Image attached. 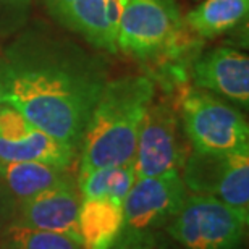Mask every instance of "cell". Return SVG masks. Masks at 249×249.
Instances as JSON below:
<instances>
[{
	"mask_svg": "<svg viewBox=\"0 0 249 249\" xmlns=\"http://www.w3.org/2000/svg\"><path fill=\"white\" fill-rule=\"evenodd\" d=\"M78 149L58 141L10 104L0 106V162H44L71 168Z\"/></svg>",
	"mask_w": 249,
	"mask_h": 249,
	"instance_id": "9",
	"label": "cell"
},
{
	"mask_svg": "<svg viewBox=\"0 0 249 249\" xmlns=\"http://www.w3.org/2000/svg\"><path fill=\"white\" fill-rule=\"evenodd\" d=\"M194 86L220 94L238 106L249 104V58L233 47H217L193 65Z\"/></svg>",
	"mask_w": 249,
	"mask_h": 249,
	"instance_id": "12",
	"label": "cell"
},
{
	"mask_svg": "<svg viewBox=\"0 0 249 249\" xmlns=\"http://www.w3.org/2000/svg\"><path fill=\"white\" fill-rule=\"evenodd\" d=\"M183 133L178 107L163 99L152 101L142 118L136 141L133 160L136 178L181 172L189 154Z\"/></svg>",
	"mask_w": 249,
	"mask_h": 249,
	"instance_id": "6",
	"label": "cell"
},
{
	"mask_svg": "<svg viewBox=\"0 0 249 249\" xmlns=\"http://www.w3.org/2000/svg\"><path fill=\"white\" fill-rule=\"evenodd\" d=\"M79 202L81 196L76 183L47 189L18 201L13 223L31 230L58 233L83 243L78 222Z\"/></svg>",
	"mask_w": 249,
	"mask_h": 249,
	"instance_id": "11",
	"label": "cell"
},
{
	"mask_svg": "<svg viewBox=\"0 0 249 249\" xmlns=\"http://www.w3.org/2000/svg\"><path fill=\"white\" fill-rule=\"evenodd\" d=\"M177 107L193 151L211 154L249 151L246 118L212 92L196 86L185 88Z\"/></svg>",
	"mask_w": 249,
	"mask_h": 249,
	"instance_id": "4",
	"label": "cell"
},
{
	"mask_svg": "<svg viewBox=\"0 0 249 249\" xmlns=\"http://www.w3.org/2000/svg\"><path fill=\"white\" fill-rule=\"evenodd\" d=\"M186 196L188 189L180 172L136 178L123 199V228L133 231L165 228Z\"/></svg>",
	"mask_w": 249,
	"mask_h": 249,
	"instance_id": "8",
	"label": "cell"
},
{
	"mask_svg": "<svg viewBox=\"0 0 249 249\" xmlns=\"http://www.w3.org/2000/svg\"><path fill=\"white\" fill-rule=\"evenodd\" d=\"M108 249H167L152 231H133L122 228Z\"/></svg>",
	"mask_w": 249,
	"mask_h": 249,
	"instance_id": "18",
	"label": "cell"
},
{
	"mask_svg": "<svg viewBox=\"0 0 249 249\" xmlns=\"http://www.w3.org/2000/svg\"><path fill=\"white\" fill-rule=\"evenodd\" d=\"M5 104V83H3V71L2 63H0V106Z\"/></svg>",
	"mask_w": 249,
	"mask_h": 249,
	"instance_id": "21",
	"label": "cell"
},
{
	"mask_svg": "<svg viewBox=\"0 0 249 249\" xmlns=\"http://www.w3.org/2000/svg\"><path fill=\"white\" fill-rule=\"evenodd\" d=\"M147 76H123L104 84L81 141L78 177L102 167L133 163L139 128L154 101Z\"/></svg>",
	"mask_w": 249,
	"mask_h": 249,
	"instance_id": "2",
	"label": "cell"
},
{
	"mask_svg": "<svg viewBox=\"0 0 249 249\" xmlns=\"http://www.w3.org/2000/svg\"><path fill=\"white\" fill-rule=\"evenodd\" d=\"M17 204L18 201L13 197V194L8 191L3 183H0V243H2L7 230L15 222Z\"/></svg>",
	"mask_w": 249,
	"mask_h": 249,
	"instance_id": "19",
	"label": "cell"
},
{
	"mask_svg": "<svg viewBox=\"0 0 249 249\" xmlns=\"http://www.w3.org/2000/svg\"><path fill=\"white\" fill-rule=\"evenodd\" d=\"M5 104L74 149L107 83L102 62L81 47L28 31L5 49Z\"/></svg>",
	"mask_w": 249,
	"mask_h": 249,
	"instance_id": "1",
	"label": "cell"
},
{
	"mask_svg": "<svg viewBox=\"0 0 249 249\" xmlns=\"http://www.w3.org/2000/svg\"><path fill=\"white\" fill-rule=\"evenodd\" d=\"M181 180L193 194L213 197L249 213V151L211 154L191 151Z\"/></svg>",
	"mask_w": 249,
	"mask_h": 249,
	"instance_id": "7",
	"label": "cell"
},
{
	"mask_svg": "<svg viewBox=\"0 0 249 249\" xmlns=\"http://www.w3.org/2000/svg\"><path fill=\"white\" fill-rule=\"evenodd\" d=\"M2 249H84L83 243L52 231L31 230L12 223L5 233Z\"/></svg>",
	"mask_w": 249,
	"mask_h": 249,
	"instance_id": "17",
	"label": "cell"
},
{
	"mask_svg": "<svg viewBox=\"0 0 249 249\" xmlns=\"http://www.w3.org/2000/svg\"><path fill=\"white\" fill-rule=\"evenodd\" d=\"M191 36L175 0H126L117 28V52L156 63L191 49Z\"/></svg>",
	"mask_w": 249,
	"mask_h": 249,
	"instance_id": "3",
	"label": "cell"
},
{
	"mask_svg": "<svg viewBox=\"0 0 249 249\" xmlns=\"http://www.w3.org/2000/svg\"><path fill=\"white\" fill-rule=\"evenodd\" d=\"M0 178L17 201L68 183H76L71 168L44 162H0Z\"/></svg>",
	"mask_w": 249,
	"mask_h": 249,
	"instance_id": "14",
	"label": "cell"
},
{
	"mask_svg": "<svg viewBox=\"0 0 249 249\" xmlns=\"http://www.w3.org/2000/svg\"><path fill=\"white\" fill-rule=\"evenodd\" d=\"M134 180L133 163H126L96 168L88 175L76 178V185L81 197H110L123 202Z\"/></svg>",
	"mask_w": 249,
	"mask_h": 249,
	"instance_id": "16",
	"label": "cell"
},
{
	"mask_svg": "<svg viewBox=\"0 0 249 249\" xmlns=\"http://www.w3.org/2000/svg\"><path fill=\"white\" fill-rule=\"evenodd\" d=\"M31 0H0V12L24 13Z\"/></svg>",
	"mask_w": 249,
	"mask_h": 249,
	"instance_id": "20",
	"label": "cell"
},
{
	"mask_svg": "<svg viewBox=\"0 0 249 249\" xmlns=\"http://www.w3.org/2000/svg\"><path fill=\"white\" fill-rule=\"evenodd\" d=\"M249 0H204L183 18L188 31L199 39H213L243 23Z\"/></svg>",
	"mask_w": 249,
	"mask_h": 249,
	"instance_id": "15",
	"label": "cell"
},
{
	"mask_svg": "<svg viewBox=\"0 0 249 249\" xmlns=\"http://www.w3.org/2000/svg\"><path fill=\"white\" fill-rule=\"evenodd\" d=\"M78 222L84 249H108L123 228V202L110 197H81Z\"/></svg>",
	"mask_w": 249,
	"mask_h": 249,
	"instance_id": "13",
	"label": "cell"
},
{
	"mask_svg": "<svg viewBox=\"0 0 249 249\" xmlns=\"http://www.w3.org/2000/svg\"><path fill=\"white\" fill-rule=\"evenodd\" d=\"M63 28L92 47L117 52V28L126 0H41Z\"/></svg>",
	"mask_w": 249,
	"mask_h": 249,
	"instance_id": "10",
	"label": "cell"
},
{
	"mask_svg": "<svg viewBox=\"0 0 249 249\" xmlns=\"http://www.w3.org/2000/svg\"><path fill=\"white\" fill-rule=\"evenodd\" d=\"M249 213L218 199L188 194L167 231L185 249H240L248 230Z\"/></svg>",
	"mask_w": 249,
	"mask_h": 249,
	"instance_id": "5",
	"label": "cell"
}]
</instances>
